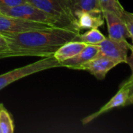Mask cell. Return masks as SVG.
Wrapping results in <instances>:
<instances>
[{"label": "cell", "mask_w": 133, "mask_h": 133, "mask_svg": "<svg viewBox=\"0 0 133 133\" xmlns=\"http://www.w3.org/2000/svg\"><path fill=\"white\" fill-rule=\"evenodd\" d=\"M54 27L45 23L26 20L21 18L12 17L0 13V34H16L19 33Z\"/></svg>", "instance_id": "7"}, {"label": "cell", "mask_w": 133, "mask_h": 133, "mask_svg": "<svg viewBox=\"0 0 133 133\" xmlns=\"http://www.w3.org/2000/svg\"><path fill=\"white\" fill-rule=\"evenodd\" d=\"M99 48V55L111 58L118 64L129 63L128 53L129 51H132V45L127 40L114 41L109 37H106L101 43L97 44Z\"/></svg>", "instance_id": "6"}, {"label": "cell", "mask_w": 133, "mask_h": 133, "mask_svg": "<svg viewBox=\"0 0 133 133\" xmlns=\"http://www.w3.org/2000/svg\"><path fill=\"white\" fill-rule=\"evenodd\" d=\"M106 37L97 29L93 28L86 31L83 34H79L78 37V41H82L87 44L97 45L101 43Z\"/></svg>", "instance_id": "14"}, {"label": "cell", "mask_w": 133, "mask_h": 133, "mask_svg": "<svg viewBox=\"0 0 133 133\" xmlns=\"http://www.w3.org/2000/svg\"><path fill=\"white\" fill-rule=\"evenodd\" d=\"M103 16L108 25V37L110 39L114 41H123L129 38L125 26L119 16L108 10H104Z\"/></svg>", "instance_id": "9"}, {"label": "cell", "mask_w": 133, "mask_h": 133, "mask_svg": "<svg viewBox=\"0 0 133 133\" xmlns=\"http://www.w3.org/2000/svg\"><path fill=\"white\" fill-rule=\"evenodd\" d=\"M79 31L65 27H49L19 33L2 34L8 49L0 58L19 56L48 57L68 41H78Z\"/></svg>", "instance_id": "1"}, {"label": "cell", "mask_w": 133, "mask_h": 133, "mask_svg": "<svg viewBox=\"0 0 133 133\" xmlns=\"http://www.w3.org/2000/svg\"><path fill=\"white\" fill-rule=\"evenodd\" d=\"M75 19L77 15L86 12H103L98 0H63Z\"/></svg>", "instance_id": "12"}, {"label": "cell", "mask_w": 133, "mask_h": 133, "mask_svg": "<svg viewBox=\"0 0 133 133\" xmlns=\"http://www.w3.org/2000/svg\"><path fill=\"white\" fill-rule=\"evenodd\" d=\"M57 67H62L61 63L58 62L53 55H51L48 57H44V58H41L34 63L3 73L0 75V90L13 82L26 76Z\"/></svg>", "instance_id": "2"}, {"label": "cell", "mask_w": 133, "mask_h": 133, "mask_svg": "<svg viewBox=\"0 0 133 133\" xmlns=\"http://www.w3.org/2000/svg\"><path fill=\"white\" fill-rule=\"evenodd\" d=\"M103 12H86L76 16V27L79 31L98 28L104 25Z\"/></svg>", "instance_id": "10"}, {"label": "cell", "mask_w": 133, "mask_h": 133, "mask_svg": "<svg viewBox=\"0 0 133 133\" xmlns=\"http://www.w3.org/2000/svg\"><path fill=\"white\" fill-rule=\"evenodd\" d=\"M7 49H8V45H7L6 40L4 37V36L2 34H0V55L6 51Z\"/></svg>", "instance_id": "19"}, {"label": "cell", "mask_w": 133, "mask_h": 133, "mask_svg": "<svg viewBox=\"0 0 133 133\" xmlns=\"http://www.w3.org/2000/svg\"><path fill=\"white\" fill-rule=\"evenodd\" d=\"M125 28L127 30V32L129 35V38L132 39V35H133V14L127 12L125 9L123 11V13L121 16Z\"/></svg>", "instance_id": "17"}, {"label": "cell", "mask_w": 133, "mask_h": 133, "mask_svg": "<svg viewBox=\"0 0 133 133\" xmlns=\"http://www.w3.org/2000/svg\"><path fill=\"white\" fill-rule=\"evenodd\" d=\"M102 10H108L115 12L120 17L122 16L125 9L118 0H98Z\"/></svg>", "instance_id": "16"}, {"label": "cell", "mask_w": 133, "mask_h": 133, "mask_svg": "<svg viewBox=\"0 0 133 133\" xmlns=\"http://www.w3.org/2000/svg\"><path fill=\"white\" fill-rule=\"evenodd\" d=\"M118 65L119 64L117 62L111 58L98 55L83 65L74 67L72 69L87 71L97 79H104L108 72Z\"/></svg>", "instance_id": "8"}, {"label": "cell", "mask_w": 133, "mask_h": 133, "mask_svg": "<svg viewBox=\"0 0 133 133\" xmlns=\"http://www.w3.org/2000/svg\"><path fill=\"white\" fill-rule=\"evenodd\" d=\"M26 2V0H0V9L10 8Z\"/></svg>", "instance_id": "18"}, {"label": "cell", "mask_w": 133, "mask_h": 133, "mask_svg": "<svg viewBox=\"0 0 133 133\" xmlns=\"http://www.w3.org/2000/svg\"><path fill=\"white\" fill-rule=\"evenodd\" d=\"M133 103V78L132 75L124 82L120 87L116 94L103 107H101L97 111L87 116L82 119L83 125H87L101 116L104 113L110 111L114 108H122L129 106Z\"/></svg>", "instance_id": "4"}, {"label": "cell", "mask_w": 133, "mask_h": 133, "mask_svg": "<svg viewBox=\"0 0 133 133\" xmlns=\"http://www.w3.org/2000/svg\"><path fill=\"white\" fill-rule=\"evenodd\" d=\"M41 10L55 17L62 27L78 30L76 27V19L65 5L63 0H26ZM79 31V30H78ZM80 32V31H79Z\"/></svg>", "instance_id": "3"}, {"label": "cell", "mask_w": 133, "mask_h": 133, "mask_svg": "<svg viewBox=\"0 0 133 133\" xmlns=\"http://www.w3.org/2000/svg\"><path fill=\"white\" fill-rule=\"evenodd\" d=\"M99 55V48L97 45L87 44V46L76 56L63 61L61 62L62 67H66L69 69H73L74 67L83 65L93 58H96Z\"/></svg>", "instance_id": "11"}, {"label": "cell", "mask_w": 133, "mask_h": 133, "mask_svg": "<svg viewBox=\"0 0 133 133\" xmlns=\"http://www.w3.org/2000/svg\"><path fill=\"white\" fill-rule=\"evenodd\" d=\"M87 44L79 41H71L65 43L54 53V58L60 63L68 60L78 55L85 47Z\"/></svg>", "instance_id": "13"}, {"label": "cell", "mask_w": 133, "mask_h": 133, "mask_svg": "<svg viewBox=\"0 0 133 133\" xmlns=\"http://www.w3.org/2000/svg\"><path fill=\"white\" fill-rule=\"evenodd\" d=\"M13 132L14 125L12 119L3 106L0 110V132L12 133Z\"/></svg>", "instance_id": "15"}, {"label": "cell", "mask_w": 133, "mask_h": 133, "mask_svg": "<svg viewBox=\"0 0 133 133\" xmlns=\"http://www.w3.org/2000/svg\"><path fill=\"white\" fill-rule=\"evenodd\" d=\"M2 107H3V104H0V110H1V108H2ZM0 133H1V132H0Z\"/></svg>", "instance_id": "20"}, {"label": "cell", "mask_w": 133, "mask_h": 133, "mask_svg": "<svg viewBox=\"0 0 133 133\" xmlns=\"http://www.w3.org/2000/svg\"><path fill=\"white\" fill-rule=\"evenodd\" d=\"M0 13L30 21L45 23L51 26L62 27L60 23L55 17L28 2L10 8L0 9Z\"/></svg>", "instance_id": "5"}]
</instances>
